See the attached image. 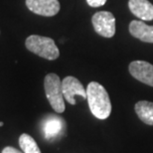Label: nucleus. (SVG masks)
Segmentation results:
<instances>
[{
    "instance_id": "9d476101",
    "label": "nucleus",
    "mask_w": 153,
    "mask_h": 153,
    "mask_svg": "<svg viewBox=\"0 0 153 153\" xmlns=\"http://www.w3.org/2000/svg\"><path fill=\"white\" fill-rule=\"evenodd\" d=\"M129 33L142 42L153 43V26L147 25L143 21H131L129 24Z\"/></svg>"
},
{
    "instance_id": "9b49d317",
    "label": "nucleus",
    "mask_w": 153,
    "mask_h": 153,
    "mask_svg": "<svg viewBox=\"0 0 153 153\" xmlns=\"http://www.w3.org/2000/svg\"><path fill=\"white\" fill-rule=\"evenodd\" d=\"M135 112L140 120L145 124L153 125V102L147 100H140L135 103Z\"/></svg>"
},
{
    "instance_id": "f8f14e48",
    "label": "nucleus",
    "mask_w": 153,
    "mask_h": 153,
    "mask_svg": "<svg viewBox=\"0 0 153 153\" xmlns=\"http://www.w3.org/2000/svg\"><path fill=\"white\" fill-rule=\"evenodd\" d=\"M19 145L24 153H41L35 139L27 133H23L20 135Z\"/></svg>"
},
{
    "instance_id": "f03ea898",
    "label": "nucleus",
    "mask_w": 153,
    "mask_h": 153,
    "mask_svg": "<svg viewBox=\"0 0 153 153\" xmlns=\"http://www.w3.org/2000/svg\"><path fill=\"white\" fill-rule=\"evenodd\" d=\"M25 46L30 52L44 59L53 61L60 56V51L54 40L39 35H31L26 39Z\"/></svg>"
},
{
    "instance_id": "423d86ee",
    "label": "nucleus",
    "mask_w": 153,
    "mask_h": 153,
    "mask_svg": "<svg viewBox=\"0 0 153 153\" xmlns=\"http://www.w3.org/2000/svg\"><path fill=\"white\" fill-rule=\"evenodd\" d=\"M26 6L33 13L46 17L55 16L61 8L58 0H26Z\"/></svg>"
},
{
    "instance_id": "0eeeda50",
    "label": "nucleus",
    "mask_w": 153,
    "mask_h": 153,
    "mask_svg": "<svg viewBox=\"0 0 153 153\" xmlns=\"http://www.w3.org/2000/svg\"><path fill=\"white\" fill-rule=\"evenodd\" d=\"M130 75L137 81L153 87V65L145 61H133L128 67Z\"/></svg>"
},
{
    "instance_id": "2eb2a0df",
    "label": "nucleus",
    "mask_w": 153,
    "mask_h": 153,
    "mask_svg": "<svg viewBox=\"0 0 153 153\" xmlns=\"http://www.w3.org/2000/svg\"><path fill=\"white\" fill-rule=\"evenodd\" d=\"M3 124H4V123H3L2 121H0V126H3Z\"/></svg>"
},
{
    "instance_id": "4468645a",
    "label": "nucleus",
    "mask_w": 153,
    "mask_h": 153,
    "mask_svg": "<svg viewBox=\"0 0 153 153\" xmlns=\"http://www.w3.org/2000/svg\"><path fill=\"white\" fill-rule=\"evenodd\" d=\"M1 153H24V152H21L20 150H18V149L14 147H11V146H7V147L3 149Z\"/></svg>"
},
{
    "instance_id": "1a4fd4ad",
    "label": "nucleus",
    "mask_w": 153,
    "mask_h": 153,
    "mask_svg": "<svg viewBox=\"0 0 153 153\" xmlns=\"http://www.w3.org/2000/svg\"><path fill=\"white\" fill-rule=\"evenodd\" d=\"M128 7L134 16L143 21L153 20V5L148 0H129Z\"/></svg>"
},
{
    "instance_id": "f257e3e1",
    "label": "nucleus",
    "mask_w": 153,
    "mask_h": 153,
    "mask_svg": "<svg viewBox=\"0 0 153 153\" xmlns=\"http://www.w3.org/2000/svg\"><path fill=\"white\" fill-rule=\"evenodd\" d=\"M87 100L91 114L99 119H106L111 114V102L108 91L97 82H91L87 88Z\"/></svg>"
},
{
    "instance_id": "39448f33",
    "label": "nucleus",
    "mask_w": 153,
    "mask_h": 153,
    "mask_svg": "<svg viewBox=\"0 0 153 153\" xmlns=\"http://www.w3.org/2000/svg\"><path fill=\"white\" fill-rule=\"evenodd\" d=\"M62 91L64 97L70 105H76V96L82 97V99H87V88H85L82 82L75 76H69L63 79Z\"/></svg>"
},
{
    "instance_id": "20e7f679",
    "label": "nucleus",
    "mask_w": 153,
    "mask_h": 153,
    "mask_svg": "<svg viewBox=\"0 0 153 153\" xmlns=\"http://www.w3.org/2000/svg\"><path fill=\"white\" fill-rule=\"evenodd\" d=\"M94 29L105 38H111L115 34V18L108 11L97 12L91 18Z\"/></svg>"
},
{
    "instance_id": "ddd939ff",
    "label": "nucleus",
    "mask_w": 153,
    "mask_h": 153,
    "mask_svg": "<svg viewBox=\"0 0 153 153\" xmlns=\"http://www.w3.org/2000/svg\"><path fill=\"white\" fill-rule=\"evenodd\" d=\"M108 0H87V3L91 7H100L106 3Z\"/></svg>"
},
{
    "instance_id": "7ed1b4c3",
    "label": "nucleus",
    "mask_w": 153,
    "mask_h": 153,
    "mask_svg": "<svg viewBox=\"0 0 153 153\" xmlns=\"http://www.w3.org/2000/svg\"><path fill=\"white\" fill-rule=\"evenodd\" d=\"M44 88L47 100L53 109L58 114L65 111V102L62 91V81L56 74H48L44 79Z\"/></svg>"
},
{
    "instance_id": "6e6552de",
    "label": "nucleus",
    "mask_w": 153,
    "mask_h": 153,
    "mask_svg": "<svg viewBox=\"0 0 153 153\" xmlns=\"http://www.w3.org/2000/svg\"><path fill=\"white\" fill-rule=\"evenodd\" d=\"M42 129L47 140L53 141L62 135L65 129V121L62 117L56 115H49L42 123Z\"/></svg>"
}]
</instances>
